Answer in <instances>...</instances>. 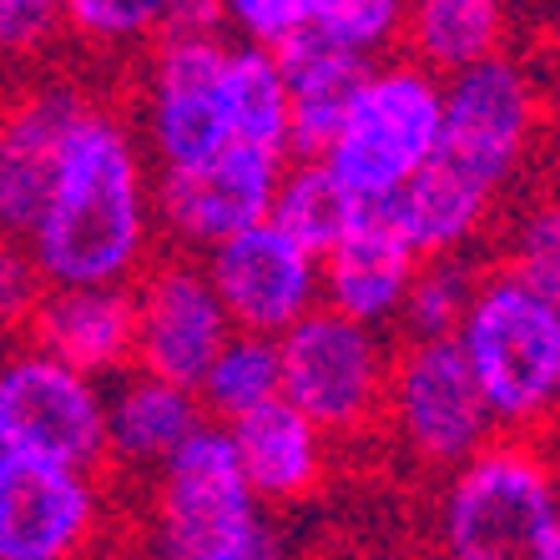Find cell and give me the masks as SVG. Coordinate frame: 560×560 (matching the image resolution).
<instances>
[{
  "mask_svg": "<svg viewBox=\"0 0 560 560\" xmlns=\"http://www.w3.org/2000/svg\"><path fill=\"white\" fill-rule=\"evenodd\" d=\"M56 36H71L61 0H5L0 5V46L11 56H40Z\"/></svg>",
  "mask_w": 560,
  "mask_h": 560,
  "instance_id": "obj_31",
  "label": "cell"
},
{
  "mask_svg": "<svg viewBox=\"0 0 560 560\" xmlns=\"http://www.w3.org/2000/svg\"><path fill=\"white\" fill-rule=\"evenodd\" d=\"M278 61H283V77L293 86V162H324L374 61L339 51L313 26H303L288 40Z\"/></svg>",
  "mask_w": 560,
  "mask_h": 560,
  "instance_id": "obj_19",
  "label": "cell"
},
{
  "mask_svg": "<svg viewBox=\"0 0 560 560\" xmlns=\"http://www.w3.org/2000/svg\"><path fill=\"white\" fill-rule=\"evenodd\" d=\"M202 262L237 334L283 339L313 308H324V262L299 248L278 222L222 243Z\"/></svg>",
  "mask_w": 560,
  "mask_h": 560,
  "instance_id": "obj_14",
  "label": "cell"
},
{
  "mask_svg": "<svg viewBox=\"0 0 560 560\" xmlns=\"http://www.w3.org/2000/svg\"><path fill=\"white\" fill-rule=\"evenodd\" d=\"M495 202L500 192H490L480 177H469L465 167L434 156L430 167L399 192L394 218H399V228H405V237L415 243L419 258L440 262V258H465L490 233Z\"/></svg>",
  "mask_w": 560,
  "mask_h": 560,
  "instance_id": "obj_21",
  "label": "cell"
},
{
  "mask_svg": "<svg viewBox=\"0 0 560 560\" xmlns=\"http://www.w3.org/2000/svg\"><path fill=\"white\" fill-rule=\"evenodd\" d=\"M444 560H560V459L530 434H500L444 480Z\"/></svg>",
  "mask_w": 560,
  "mask_h": 560,
  "instance_id": "obj_3",
  "label": "cell"
},
{
  "mask_svg": "<svg viewBox=\"0 0 560 560\" xmlns=\"http://www.w3.org/2000/svg\"><path fill=\"white\" fill-rule=\"evenodd\" d=\"M409 5L399 0H308V26L359 61H389V46H405Z\"/></svg>",
  "mask_w": 560,
  "mask_h": 560,
  "instance_id": "obj_28",
  "label": "cell"
},
{
  "mask_svg": "<svg viewBox=\"0 0 560 560\" xmlns=\"http://www.w3.org/2000/svg\"><path fill=\"white\" fill-rule=\"evenodd\" d=\"M228 5L218 0H172V26L142 56L137 71V131L156 172L202 167L222 147L228 127Z\"/></svg>",
  "mask_w": 560,
  "mask_h": 560,
  "instance_id": "obj_2",
  "label": "cell"
},
{
  "mask_svg": "<svg viewBox=\"0 0 560 560\" xmlns=\"http://www.w3.org/2000/svg\"><path fill=\"white\" fill-rule=\"evenodd\" d=\"M293 156L233 142L187 172H156V233L172 253L208 258L222 243L273 222V202Z\"/></svg>",
  "mask_w": 560,
  "mask_h": 560,
  "instance_id": "obj_10",
  "label": "cell"
},
{
  "mask_svg": "<svg viewBox=\"0 0 560 560\" xmlns=\"http://www.w3.org/2000/svg\"><path fill=\"white\" fill-rule=\"evenodd\" d=\"M283 349V399L318 424L328 440H359L384 424L394 349L378 328H364L334 308H313Z\"/></svg>",
  "mask_w": 560,
  "mask_h": 560,
  "instance_id": "obj_8",
  "label": "cell"
},
{
  "mask_svg": "<svg viewBox=\"0 0 560 560\" xmlns=\"http://www.w3.org/2000/svg\"><path fill=\"white\" fill-rule=\"evenodd\" d=\"M102 530L96 475L0 455V560H92Z\"/></svg>",
  "mask_w": 560,
  "mask_h": 560,
  "instance_id": "obj_13",
  "label": "cell"
},
{
  "mask_svg": "<svg viewBox=\"0 0 560 560\" xmlns=\"http://www.w3.org/2000/svg\"><path fill=\"white\" fill-rule=\"evenodd\" d=\"M243 469H248L253 490L262 505H299L308 500L328 475V434L313 424L303 409H293L288 399H273L258 415L228 424Z\"/></svg>",
  "mask_w": 560,
  "mask_h": 560,
  "instance_id": "obj_20",
  "label": "cell"
},
{
  "mask_svg": "<svg viewBox=\"0 0 560 560\" xmlns=\"http://www.w3.org/2000/svg\"><path fill=\"white\" fill-rule=\"evenodd\" d=\"M308 26V0H228V36L237 46L283 51Z\"/></svg>",
  "mask_w": 560,
  "mask_h": 560,
  "instance_id": "obj_30",
  "label": "cell"
},
{
  "mask_svg": "<svg viewBox=\"0 0 560 560\" xmlns=\"http://www.w3.org/2000/svg\"><path fill=\"white\" fill-rule=\"evenodd\" d=\"M92 102L96 96H86L66 77L31 81L11 102L5 131H0V222H5L11 243H26V233L36 228L56 167H61L66 137L77 131Z\"/></svg>",
  "mask_w": 560,
  "mask_h": 560,
  "instance_id": "obj_15",
  "label": "cell"
},
{
  "mask_svg": "<svg viewBox=\"0 0 560 560\" xmlns=\"http://www.w3.org/2000/svg\"><path fill=\"white\" fill-rule=\"evenodd\" d=\"M131 288H137V369L197 394L218 353L237 334L208 278V262L187 253H156Z\"/></svg>",
  "mask_w": 560,
  "mask_h": 560,
  "instance_id": "obj_12",
  "label": "cell"
},
{
  "mask_svg": "<svg viewBox=\"0 0 560 560\" xmlns=\"http://www.w3.org/2000/svg\"><path fill=\"white\" fill-rule=\"evenodd\" d=\"M0 455L96 475L112 459L106 384L15 343L0 369Z\"/></svg>",
  "mask_w": 560,
  "mask_h": 560,
  "instance_id": "obj_9",
  "label": "cell"
},
{
  "mask_svg": "<svg viewBox=\"0 0 560 560\" xmlns=\"http://www.w3.org/2000/svg\"><path fill=\"white\" fill-rule=\"evenodd\" d=\"M359 208L364 202H353V192L334 177L328 162H288L283 187H278V202H273V222L299 248H308L313 258L324 262L353 233Z\"/></svg>",
  "mask_w": 560,
  "mask_h": 560,
  "instance_id": "obj_24",
  "label": "cell"
},
{
  "mask_svg": "<svg viewBox=\"0 0 560 560\" xmlns=\"http://www.w3.org/2000/svg\"><path fill=\"white\" fill-rule=\"evenodd\" d=\"M228 127L233 142L268 147L293 156V86L283 77V61L258 46H237L228 61Z\"/></svg>",
  "mask_w": 560,
  "mask_h": 560,
  "instance_id": "obj_23",
  "label": "cell"
},
{
  "mask_svg": "<svg viewBox=\"0 0 560 560\" xmlns=\"http://www.w3.org/2000/svg\"><path fill=\"white\" fill-rule=\"evenodd\" d=\"M273 525L262 521L243 455L228 424H208L152 480L147 495V560H233L258 546Z\"/></svg>",
  "mask_w": 560,
  "mask_h": 560,
  "instance_id": "obj_6",
  "label": "cell"
},
{
  "mask_svg": "<svg viewBox=\"0 0 560 560\" xmlns=\"http://www.w3.org/2000/svg\"><path fill=\"white\" fill-rule=\"evenodd\" d=\"M440 147L444 81L409 56H389L359 86L324 162L353 192V202L384 208V202H399V192L440 156Z\"/></svg>",
  "mask_w": 560,
  "mask_h": 560,
  "instance_id": "obj_5",
  "label": "cell"
},
{
  "mask_svg": "<svg viewBox=\"0 0 560 560\" xmlns=\"http://www.w3.org/2000/svg\"><path fill=\"white\" fill-rule=\"evenodd\" d=\"M71 36L96 51H152L172 26V0H66Z\"/></svg>",
  "mask_w": 560,
  "mask_h": 560,
  "instance_id": "obj_26",
  "label": "cell"
},
{
  "mask_svg": "<svg viewBox=\"0 0 560 560\" xmlns=\"http://www.w3.org/2000/svg\"><path fill=\"white\" fill-rule=\"evenodd\" d=\"M156 243V177L137 121L112 102H92L66 137L61 167L36 228L15 248L46 288L137 283Z\"/></svg>",
  "mask_w": 560,
  "mask_h": 560,
  "instance_id": "obj_1",
  "label": "cell"
},
{
  "mask_svg": "<svg viewBox=\"0 0 560 560\" xmlns=\"http://www.w3.org/2000/svg\"><path fill=\"white\" fill-rule=\"evenodd\" d=\"M419 268H424V258L394 218V202L359 208L353 233L324 258V308L384 334L405 318Z\"/></svg>",
  "mask_w": 560,
  "mask_h": 560,
  "instance_id": "obj_17",
  "label": "cell"
},
{
  "mask_svg": "<svg viewBox=\"0 0 560 560\" xmlns=\"http://www.w3.org/2000/svg\"><path fill=\"white\" fill-rule=\"evenodd\" d=\"M92 560H147V556H131V550H96Z\"/></svg>",
  "mask_w": 560,
  "mask_h": 560,
  "instance_id": "obj_34",
  "label": "cell"
},
{
  "mask_svg": "<svg viewBox=\"0 0 560 560\" xmlns=\"http://www.w3.org/2000/svg\"><path fill=\"white\" fill-rule=\"evenodd\" d=\"M106 424H112V465L156 480L212 419L192 389L131 369L117 384H106Z\"/></svg>",
  "mask_w": 560,
  "mask_h": 560,
  "instance_id": "obj_18",
  "label": "cell"
},
{
  "mask_svg": "<svg viewBox=\"0 0 560 560\" xmlns=\"http://www.w3.org/2000/svg\"><path fill=\"white\" fill-rule=\"evenodd\" d=\"M510 11L495 0H415L405 21V56L430 77L455 81L505 56Z\"/></svg>",
  "mask_w": 560,
  "mask_h": 560,
  "instance_id": "obj_22",
  "label": "cell"
},
{
  "mask_svg": "<svg viewBox=\"0 0 560 560\" xmlns=\"http://www.w3.org/2000/svg\"><path fill=\"white\" fill-rule=\"evenodd\" d=\"M459 349L505 434L540 440L560 419V303L535 293L505 262L480 268Z\"/></svg>",
  "mask_w": 560,
  "mask_h": 560,
  "instance_id": "obj_4",
  "label": "cell"
},
{
  "mask_svg": "<svg viewBox=\"0 0 560 560\" xmlns=\"http://www.w3.org/2000/svg\"><path fill=\"white\" fill-rule=\"evenodd\" d=\"M197 399H202L212 424H237V419H248L258 409H268L273 399H283V349H278V339L233 334L228 349L218 353V364L202 378Z\"/></svg>",
  "mask_w": 560,
  "mask_h": 560,
  "instance_id": "obj_25",
  "label": "cell"
},
{
  "mask_svg": "<svg viewBox=\"0 0 560 560\" xmlns=\"http://www.w3.org/2000/svg\"><path fill=\"white\" fill-rule=\"evenodd\" d=\"M233 560H288V556H283V540H278V535L268 530V535L258 540V546H248L243 556H233Z\"/></svg>",
  "mask_w": 560,
  "mask_h": 560,
  "instance_id": "obj_33",
  "label": "cell"
},
{
  "mask_svg": "<svg viewBox=\"0 0 560 560\" xmlns=\"http://www.w3.org/2000/svg\"><path fill=\"white\" fill-rule=\"evenodd\" d=\"M384 424L419 469L444 480L500 440V419L459 339H399Z\"/></svg>",
  "mask_w": 560,
  "mask_h": 560,
  "instance_id": "obj_7",
  "label": "cell"
},
{
  "mask_svg": "<svg viewBox=\"0 0 560 560\" xmlns=\"http://www.w3.org/2000/svg\"><path fill=\"white\" fill-rule=\"evenodd\" d=\"M546 121L540 81L515 51L444 81V147L440 156L480 177L490 192L530 162Z\"/></svg>",
  "mask_w": 560,
  "mask_h": 560,
  "instance_id": "obj_11",
  "label": "cell"
},
{
  "mask_svg": "<svg viewBox=\"0 0 560 560\" xmlns=\"http://www.w3.org/2000/svg\"><path fill=\"white\" fill-rule=\"evenodd\" d=\"M40 278H36V268H31V258L21 248H5V273H0V308H5V324L11 328H21L26 324V313H31V303L40 299Z\"/></svg>",
  "mask_w": 560,
  "mask_h": 560,
  "instance_id": "obj_32",
  "label": "cell"
},
{
  "mask_svg": "<svg viewBox=\"0 0 560 560\" xmlns=\"http://www.w3.org/2000/svg\"><path fill=\"white\" fill-rule=\"evenodd\" d=\"M21 334L26 349L51 353L96 384H117L137 369V288H40Z\"/></svg>",
  "mask_w": 560,
  "mask_h": 560,
  "instance_id": "obj_16",
  "label": "cell"
},
{
  "mask_svg": "<svg viewBox=\"0 0 560 560\" xmlns=\"http://www.w3.org/2000/svg\"><path fill=\"white\" fill-rule=\"evenodd\" d=\"M515 278L546 293L550 303H560V192H546L525 202L515 212L505 233V258H500Z\"/></svg>",
  "mask_w": 560,
  "mask_h": 560,
  "instance_id": "obj_29",
  "label": "cell"
},
{
  "mask_svg": "<svg viewBox=\"0 0 560 560\" xmlns=\"http://www.w3.org/2000/svg\"><path fill=\"white\" fill-rule=\"evenodd\" d=\"M475 283H480V273H475L465 258L424 262L415 288H409L399 334H405V339H459L465 313H469V303H475Z\"/></svg>",
  "mask_w": 560,
  "mask_h": 560,
  "instance_id": "obj_27",
  "label": "cell"
}]
</instances>
